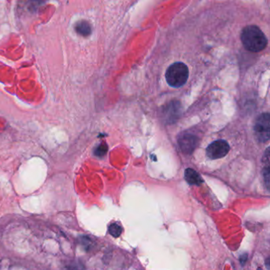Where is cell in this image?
<instances>
[{
	"instance_id": "4",
	"label": "cell",
	"mask_w": 270,
	"mask_h": 270,
	"mask_svg": "<svg viewBox=\"0 0 270 270\" xmlns=\"http://www.w3.org/2000/svg\"><path fill=\"white\" fill-rule=\"evenodd\" d=\"M230 151V146L227 141L216 140L209 144L206 149V155L211 159H218L226 156Z\"/></svg>"
},
{
	"instance_id": "3",
	"label": "cell",
	"mask_w": 270,
	"mask_h": 270,
	"mask_svg": "<svg viewBox=\"0 0 270 270\" xmlns=\"http://www.w3.org/2000/svg\"><path fill=\"white\" fill-rule=\"evenodd\" d=\"M254 135L259 142L264 143L268 141L270 136V116L268 113L262 114L255 121Z\"/></svg>"
},
{
	"instance_id": "6",
	"label": "cell",
	"mask_w": 270,
	"mask_h": 270,
	"mask_svg": "<svg viewBox=\"0 0 270 270\" xmlns=\"http://www.w3.org/2000/svg\"><path fill=\"white\" fill-rule=\"evenodd\" d=\"M185 178L190 185H200L202 183V178L198 173L193 169L188 168L185 171Z\"/></svg>"
},
{
	"instance_id": "5",
	"label": "cell",
	"mask_w": 270,
	"mask_h": 270,
	"mask_svg": "<svg viewBox=\"0 0 270 270\" xmlns=\"http://www.w3.org/2000/svg\"><path fill=\"white\" fill-rule=\"evenodd\" d=\"M178 144L184 153L192 154L198 144V139L194 135L189 133L181 134L178 138Z\"/></svg>"
},
{
	"instance_id": "10",
	"label": "cell",
	"mask_w": 270,
	"mask_h": 270,
	"mask_svg": "<svg viewBox=\"0 0 270 270\" xmlns=\"http://www.w3.org/2000/svg\"><path fill=\"white\" fill-rule=\"evenodd\" d=\"M106 151H107V147L105 144H102L95 150V155L97 156L102 157L106 155Z\"/></svg>"
},
{
	"instance_id": "1",
	"label": "cell",
	"mask_w": 270,
	"mask_h": 270,
	"mask_svg": "<svg viewBox=\"0 0 270 270\" xmlns=\"http://www.w3.org/2000/svg\"><path fill=\"white\" fill-rule=\"evenodd\" d=\"M242 45L248 51L259 53L266 48L268 41L264 33L256 26H247L241 34Z\"/></svg>"
},
{
	"instance_id": "8",
	"label": "cell",
	"mask_w": 270,
	"mask_h": 270,
	"mask_svg": "<svg viewBox=\"0 0 270 270\" xmlns=\"http://www.w3.org/2000/svg\"><path fill=\"white\" fill-rule=\"evenodd\" d=\"M109 232H110L112 236L117 238L122 233V227L118 223H113V224L110 225V227H109Z\"/></svg>"
},
{
	"instance_id": "2",
	"label": "cell",
	"mask_w": 270,
	"mask_h": 270,
	"mask_svg": "<svg viewBox=\"0 0 270 270\" xmlns=\"http://www.w3.org/2000/svg\"><path fill=\"white\" fill-rule=\"evenodd\" d=\"M189 78V69L184 63L177 62L169 67L166 72V80L169 85L178 88L185 85Z\"/></svg>"
},
{
	"instance_id": "7",
	"label": "cell",
	"mask_w": 270,
	"mask_h": 270,
	"mask_svg": "<svg viewBox=\"0 0 270 270\" xmlns=\"http://www.w3.org/2000/svg\"><path fill=\"white\" fill-rule=\"evenodd\" d=\"M76 31L82 36L87 37L91 34V27L87 22L80 21L76 24Z\"/></svg>"
},
{
	"instance_id": "9",
	"label": "cell",
	"mask_w": 270,
	"mask_h": 270,
	"mask_svg": "<svg viewBox=\"0 0 270 270\" xmlns=\"http://www.w3.org/2000/svg\"><path fill=\"white\" fill-rule=\"evenodd\" d=\"M263 178H264V183L266 185L267 189H269V181H270V172H269V164L266 165V167H264L262 171Z\"/></svg>"
},
{
	"instance_id": "11",
	"label": "cell",
	"mask_w": 270,
	"mask_h": 270,
	"mask_svg": "<svg viewBox=\"0 0 270 270\" xmlns=\"http://www.w3.org/2000/svg\"><path fill=\"white\" fill-rule=\"evenodd\" d=\"M66 270H83V268H81V267L79 266V265H75V266H72V265H70V267L68 268V269Z\"/></svg>"
}]
</instances>
